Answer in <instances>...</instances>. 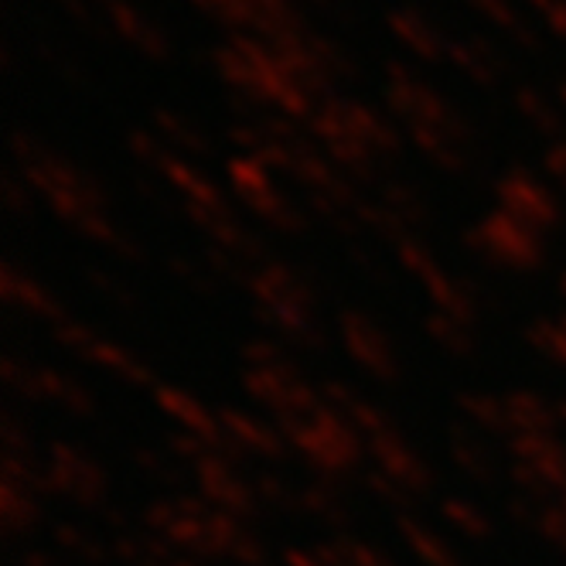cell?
I'll use <instances>...</instances> for the list:
<instances>
[{
    "mask_svg": "<svg viewBox=\"0 0 566 566\" xmlns=\"http://www.w3.org/2000/svg\"><path fill=\"white\" fill-rule=\"evenodd\" d=\"M389 103L410 127L413 140L440 160H454L468 150V130L461 119L443 106V99L420 83L417 75L392 69L389 72Z\"/></svg>",
    "mask_w": 566,
    "mask_h": 566,
    "instance_id": "6da1fadb",
    "label": "cell"
},
{
    "mask_svg": "<svg viewBox=\"0 0 566 566\" xmlns=\"http://www.w3.org/2000/svg\"><path fill=\"white\" fill-rule=\"evenodd\" d=\"M314 127L325 147L338 160H348V165H361V160L376 157L379 150H392V134L358 103L328 99L314 116Z\"/></svg>",
    "mask_w": 566,
    "mask_h": 566,
    "instance_id": "7a4b0ae2",
    "label": "cell"
},
{
    "mask_svg": "<svg viewBox=\"0 0 566 566\" xmlns=\"http://www.w3.org/2000/svg\"><path fill=\"white\" fill-rule=\"evenodd\" d=\"M392 31L396 38L407 49H413L423 59H440V55H451V42H443V34L437 28V21H430L420 11H396L392 14Z\"/></svg>",
    "mask_w": 566,
    "mask_h": 566,
    "instance_id": "3957f363",
    "label": "cell"
},
{
    "mask_svg": "<svg viewBox=\"0 0 566 566\" xmlns=\"http://www.w3.org/2000/svg\"><path fill=\"white\" fill-rule=\"evenodd\" d=\"M109 21L116 24V31L127 38V42H134V45H140L144 52H150V55H160L168 45H165V38H160V31L147 21V18H140V11H130L127 4H116V0H109Z\"/></svg>",
    "mask_w": 566,
    "mask_h": 566,
    "instance_id": "277c9868",
    "label": "cell"
},
{
    "mask_svg": "<svg viewBox=\"0 0 566 566\" xmlns=\"http://www.w3.org/2000/svg\"><path fill=\"white\" fill-rule=\"evenodd\" d=\"M451 59L478 83H495L502 75V62L492 45H484L481 38H468V42H451Z\"/></svg>",
    "mask_w": 566,
    "mask_h": 566,
    "instance_id": "5b68a950",
    "label": "cell"
},
{
    "mask_svg": "<svg viewBox=\"0 0 566 566\" xmlns=\"http://www.w3.org/2000/svg\"><path fill=\"white\" fill-rule=\"evenodd\" d=\"M502 198H505V206L515 209L518 216H543L549 212V198L546 191L533 181V178H525V175H512L505 185H502Z\"/></svg>",
    "mask_w": 566,
    "mask_h": 566,
    "instance_id": "8992f818",
    "label": "cell"
},
{
    "mask_svg": "<svg viewBox=\"0 0 566 566\" xmlns=\"http://www.w3.org/2000/svg\"><path fill=\"white\" fill-rule=\"evenodd\" d=\"M518 109H522V116L530 119V124H533L536 130L559 134V124H563L559 106H556L553 99H546L543 93H536V90H522V93H518Z\"/></svg>",
    "mask_w": 566,
    "mask_h": 566,
    "instance_id": "52a82bcc",
    "label": "cell"
},
{
    "mask_svg": "<svg viewBox=\"0 0 566 566\" xmlns=\"http://www.w3.org/2000/svg\"><path fill=\"white\" fill-rule=\"evenodd\" d=\"M546 168L566 185V144H553L549 154H546Z\"/></svg>",
    "mask_w": 566,
    "mask_h": 566,
    "instance_id": "ba28073f",
    "label": "cell"
},
{
    "mask_svg": "<svg viewBox=\"0 0 566 566\" xmlns=\"http://www.w3.org/2000/svg\"><path fill=\"white\" fill-rule=\"evenodd\" d=\"M69 4H75V8H90V4H106V8H109V0H69Z\"/></svg>",
    "mask_w": 566,
    "mask_h": 566,
    "instance_id": "9c48e42d",
    "label": "cell"
},
{
    "mask_svg": "<svg viewBox=\"0 0 566 566\" xmlns=\"http://www.w3.org/2000/svg\"><path fill=\"white\" fill-rule=\"evenodd\" d=\"M559 106H563V109H566V83H563V86H559Z\"/></svg>",
    "mask_w": 566,
    "mask_h": 566,
    "instance_id": "30bf717a",
    "label": "cell"
}]
</instances>
